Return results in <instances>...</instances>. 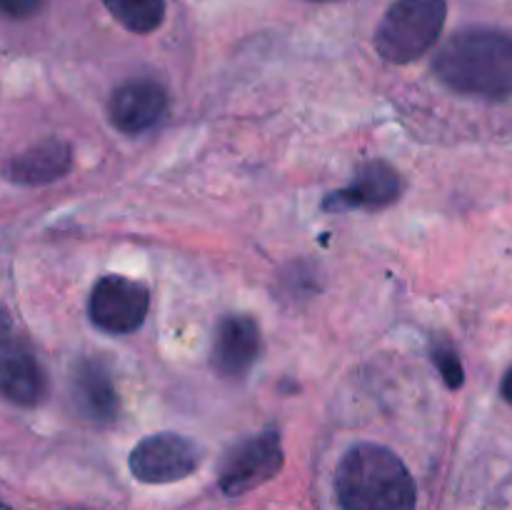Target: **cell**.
Masks as SVG:
<instances>
[{
	"label": "cell",
	"instance_id": "6da1fadb",
	"mask_svg": "<svg viewBox=\"0 0 512 510\" xmlns=\"http://www.w3.org/2000/svg\"><path fill=\"white\" fill-rule=\"evenodd\" d=\"M443 85L463 95L510 98L512 95V35L493 28L458 30L433 60Z\"/></svg>",
	"mask_w": 512,
	"mask_h": 510
},
{
	"label": "cell",
	"instance_id": "7a4b0ae2",
	"mask_svg": "<svg viewBox=\"0 0 512 510\" xmlns=\"http://www.w3.org/2000/svg\"><path fill=\"white\" fill-rule=\"evenodd\" d=\"M335 495L343 510H415L418 490L403 460L385 445L358 443L340 458Z\"/></svg>",
	"mask_w": 512,
	"mask_h": 510
},
{
	"label": "cell",
	"instance_id": "3957f363",
	"mask_svg": "<svg viewBox=\"0 0 512 510\" xmlns=\"http://www.w3.org/2000/svg\"><path fill=\"white\" fill-rule=\"evenodd\" d=\"M445 18V0H395L375 28V50L388 63H413L438 43Z\"/></svg>",
	"mask_w": 512,
	"mask_h": 510
},
{
	"label": "cell",
	"instance_id": "277c9868",
	"mask_svg": "<svg viewBox=\"0 0 512 510\" xmlns=\"http://www.w3.org/2000/svg\"><path fill=\"white\" fill-rule=\"evenodd\" d=\"M280 468H283V445L278 430L268 428L240 440L225 453L218 473L220 490L230 498H238L273 480Z\"/></svg>",
	"mask_w": 512,
	"mask_h": 510
},
{
	"label": "cell",
	"instance_id": "5b68a950",
	"mask_svg": "<svg viewBox=\"0 0 512 510\" xmlns=\"http://www.w3.org/2000/svg\"><path fill=\"white\" fill-rule=\"evenodd\" d=\"M130 473L148 485H165L193 475L200 465V448L178 433H155L140 440L130 453Z\"/></svg>",
	"mask_w": 512,
	"mask_h": 510
},
{
	"label": "cell",
	"instance_id": "8992f818",
	"mask_svg": "<svg viewBox=\"0 0 512 510\" xmlns=\"http://www.w3.org/2000/svg\"><path fill=\"white\" fill-rule=\"evenodd\" d=\"M148 308V288L123 278V275H103L90 290V320L110 335H125L138 330L145 323Z\"/></svg>",
	"mask_w": 512,
	"mask_h": 510
},
{
	"label": "cell",
	"instance_id": "52a82bcc",
	"mask_svg": "<svg viewBox=\"0 0 512 510\" xmlns=\"http://www.w3.org/2000/svg\"><path fill=\"white\" fill-rule=\"evenodd\" d=\"M0 395L20 408H33L48 395L43 365L8 325H0Z\"/></svg>",
	"mask_w": 512,
	"mask_h": 510
},
{
	"label": "cell",
	"instance_id": "ba28073f",
	"mask_svg": "<svg viewBox=\"0 0 512 510\" xmlns=\"http://www.w3.org/2000/svg\"><path fill=\"white\" fill-rule=\"evenodd\" d=\"M403 195V178L385 160H368L358 165L355 178L348 188L335 190L323 200L328 213H348V210H383Z\"/></svg>",
	"mask_w": 512,
	"mask_h": 510
},
{
	"label": "cell",
	"instance_id": "9c48e42d",
	"mask_svg": "<svg viewBox=\"0 0 512 510\" xmlns=\"http://www.w3.org/2000/svg\"><path fill=\"white\" fill-rule=\"evenodd\" d=\"M260 348H263V340H260V328L255 318L230 313L215 325L210 365L220 378H245L255 360L260 358Z\"/></svg>",
	"mask_w": 512,
	"mask_h": 510
},
{
	"label": "cell",
	"instance_id": "30bf717a",
	"mask_svg": "<svg viewBox=\"0 0 512 510\" xmlns=\"http://www.w3.org/2000/svg\"><path fill=\"white\" fill-rule=\"evenodd\" d=\"M168 108V93L163 85L155 80H128L115 93L110 95L108 115L110 123L120 130V133H143V130L153 128Z\"/></svg>",
	"mask_w": 512,
	"mask_h": 510
},
{
	"label": "cell",
	"instance_id": "8fae6325",
	"mask_svg": "<svg viewBox=\"0 0 512 510\" xmlns=\"http://www.w3.org/2000/svg\"><path fill=\"white\" fill-rule=\"evenodd\" d=\"M70 393H73L78 413L93 423L105 425L118 415L113 375L100 358H83L75 363L73 375H70Z\"/></svg>",
	"mask_w": 512,
	"mask_h": 510
},
{
	"label": "cell",
	"instance_id": "7c38bea8",
	"mask_svg": "<svg viewBox=\"0 0 512 510\" xmlns=\"http://www.w3.org/2000/svg\"><path fill=\"white\" fill-rule=\"evenodd\" d=\"M73 168V148L60 138H45L5 165V178L18 185H45L65 178Z\"/></svg>",
	"mask_w": 512,
	"mask_h": 510
},
{
	"label": "cell",
	"instance_id": "4fadbf2b",
	"mask_svg": "<svg viewBox=\"0 0 512 510\" xmlns=\"http://www.w3.org/2000/svg\"><path fill=\"white\" fill-rule=\"evenodd\" d=\"M108 13L130 33H153L165 18V0H103Z\"/></svg>",
	"mask_w": 512,
	"mask_h": 510
},
{
	"label": "cell",
	"instance_id": "5bb4252c",
	"mask_svg": "<svg viewBox=\"0 0 512 510\" xmlns=\"http://www.w3.org/2000/svg\"><path fill=\"white\" fill-rule=\"evenodd\" d=\"M430 358H433L435 368L440 370V375H443L445 385L450 390H458L465 383L463 363H460L458 353H455V348L448 340H435L433 348H430Z\"/></svg>",
	"mask_w": 512,
	"mask_h": 510
},
{
	"label": "cell",
	"instance_id": "9a60e30c",
	"mask_svg": "<svg viewBox=\"0 0 512 510\" xmlns=\"http://www.w3.org/2000/svg\"><path fill=\"white\" fill-rule=\"evenodd\" d=\"M43 3L45 0H0V13L8 15V18L23 20L38 13Z\"/></svg>",
	"mask_w": 512,
	"mask_h": 510
},
{
	"label": "cell",
	"instance_id": "2e32d148",
	"mask_svg": "<svg viewBox=\"0 0 512 510\" xmlns=\"http://www.w3.org/2000/svg\"><path fill=\"white\" fill-rule=\"evenodd\" d=\"M500 393H503V398L512 405V368L508 370V373H505L503 385H500Z\"/></svg>",
	"mask_w": 512,
	"mask_h": 510
},
{
	"label": "cell",
	"instance_id": "e0dca14e",
	"mask_svg": "<svg viewBox=\"0 0 512 510\" xmlns=\"http://www.w3.org/2000/svg\"><path fill=\"white\" fill-rule=\"evenodd\" d=\"M0 510H13V508H10V505H5V503H0Z\"/></svg>",
	"mask_w": 512,
	"mask_h": 510
},
{
	"label": "cell",
	"instance_id": "ac0fdd59",
	"mask_svg": "<svg viewBox=\"0 0 512 510\" xmlns=\"http://www.w3.org/2000/svg\"><path fill=\"white\" fill-rule=\"evenodd\" d=\"M318 3H323V0H318Z\"/></svg>",
	"mask_w": 512,
	"mask_h": 510
}]
</instances>
